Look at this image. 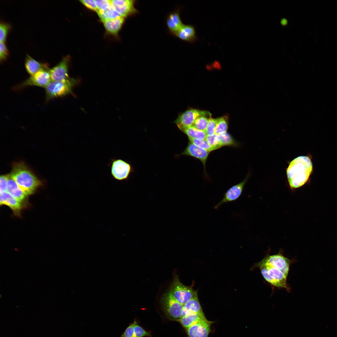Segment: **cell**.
Segmentation results:
<instances>
[{"label":"cell","instance_id":"cell-1","mask_svg":"<svg viewBox=\"0 0 337 337\" xmlns=\"http://www.w3.org/2000/svg\"><path fill=\"white\" fill-rule=\"evenodd\" d=\"M292 262L279 252L276 254H267L254 266L259 269L263 277L270 285L279 289H285L289 292L291 289L287 283V277Z\"/></svg>","mask_w":337,"mask_h":337},{"label":"cell","instance_id":"cell-2","mask_svg":"<svg viewBox=\"0 0 337 337\" xmlns=\"http://www.w3.org/2000/svg\"><path fill=\"white\" fill-rule=\"evenodd\" d=\"M312 170V164L308 156H299L291 161L286 172L291 190H294L305 185L308 181Z\"/></svg>","mask_w":337,"mask_h":337},{"label":"cell","instance_id":"cell-3","mask_svg":"<svg viewBox=\"0 0 337 337\" xmlns=\"http://www.w3.org/2000/svg\"><path fill=\"white\" fill-rule=\"evenodd\" d=\"M10 175L27 196L33 194L42 185L41 181L22 162L15 163Z\"/></svg>","mask_w":337,"mask_h":337},{"label":"cell","instance_id":"cell-4","mask_svg":"<svg viewBox=\"0 0 337 337\" xmlns=\"http://www.w3.org/2000/svg\"><path fill=\"white\" fill-rule=\"evenodd\" d=\"M77 82V80L70 77L61 81H51L45 88L46 101L71 93Z\"/></svg>","mask_w":337,"mask_h":337},{"label":"cell","instance_id":"cell-5","mask_svg":"<svg viewBox=\"0 0 337 337\" xmlns=\"http://www.w3.org/2000/svg\"><path fill=\"white\" fill-rule=\"evenodd\" d=\"M168 292L174 299L183 305L197 294V291L194 290L192 287L182 283L177 275L174 277Z\"/></svg>","mask_w":337,"mask_h":337},{"label":"cell","instance_id":"cell-6","mask_svg":"<svg viewBox=\"0 0 337 337\" xmlns=\"http://www.w3.org/2000/svg\"><path fill=\"white\" fill-rule=\"evenodd\" d=\"M161 303L163 309L168 319L172 320L179 321L183 316V305L174 299L169 292L163 295Z\"/></svg>","mask_w":337,"mask_h":337},{"label":"cell","instance_id":"cell-7","mask_svg":"<svg viewBox=\"0 0 337 337\" xmlns=\"http://www.w3.org/2000/svg\"><path fill=\"white\" fill-rule=\"evenodd\" d=\"M110 174L115 180H127L133 169L129 163L119 159H112L110 164Z\"/></svg>","mask_w":337,"mask_h":337},{"label":"cell","instance_id":"cell-8","mask_svg":"<svg viewBox=\"0 0 337 337\" xmlns=\"http://www.w3.org/2000/svg\"><path fill=\"white\" fill-rule=\"evenodd\" d=\"M203 115L211 116V113L207 111L190 108L180 113L174 121V123L181 131L184 128L193 126L196 119Z\"/></svg>","mask_w":337,"mask_h":337},{"label":"cell","instance_id":"cell-9","mask_svg":"<svg viewBox=\"0 0 337 337\" xmlns=\"http://www.w3.org/2000/svg\"><path fill=\"white\" fill-rule=\"evenodd\" d=\"M50 69L39 71L35 74L23 81L15 87L16 90H19L28 86H36L45 88L51 81Z\"/></svg>","mask_w":337,"mask_h":337},{"label":"cell","instance_id":"cell-10","mask_svg":"<svg viewBox=\"0 0 337 337\" xmlns=\"http://www.w3.org/2000/svg\"><path fill=\"white\" fill-rule=\"evenodd\" d=\"M249 176L248 174L243 181L230 188L224 193L222 199L214 207L218 209L222 205L236 201L241 197Z\"/></svg>","mask_w":337,"mask_h":337},{"label":"cell","instance_id":"cell-11","mask_svg":"<svg viewBox=\"0 0 337 337\" xmlns=\"http://www.w3.org/2000/svg\"><path fill=\"white\" fill-rule=\"evenodd\" d=\"M135 2L133 0H111V7L125 18L138 12L135 7Z\"/></svg>","mask_w":337,"mask_h":337},{"label":"cell","instance_id":"cell-12","mask_svg":"<svg viewBox=\"0 0 337 337\" xmlns=\"http://www.w3.org/2000/svg\"><path fill=\"white\" fill-rule=\"evenodd\" d=\"M70 57L67 56L54 67L50 69L51 81H58L68 78L69 63Z\"/></svg>","mask_w":337,"mask_h":337},{"label":"cell","instance_id":"cell-13","mask_svg":"<svg viewBox=\"0 0 337 337\" xmlns=\"http://www.w3.org/2000/svg\"><path fill=\"white\" fill-rule=\"evenodd\" d=\"M212 323L206 319L191 325L186 329L188 337H208Z\"/></svg>","mask_w":337,"mask_h":337},{"label":"cell","instance_id":"cell-14","mask_svg":"<svg viewBox=\"0 0 337 337\" xmlns=\"http://www.w3.org/2000/svg\"><path fill=\"white\" fill-rule=\"evenodd\" d=\"M210 153L189 142L181 154L190 156L199 160L203 164L205 172L206 164Z\"/></svg>","mask_w":337,"mask_h":337},{"label":"cell","instance_id":"cell-15","mask_svg":"<svg viewBox=\"0 0 337 337\" xmlns=\"http://www.w3.org/2000/svg\"><path fill=\"white\" fill-rule=\"evenodd\" d=\"M0 197L1 205H7L11 208L15 215L20 216L21 211L25 206L24 204L7 192L0 193Z\"/></svg>","mask_w":337,"mask_h":337},{"label":"cell","instance_id":"cell-16","mask_svg":"<svg viewBox=\"0 0 337 337\" xmlns=\"http://www.w3.org/2000/svg\"><path fill=\"white\" fill-rule=\"evenodd\" d=\"M166 23L169 32L174 35L183 25L180 18L179 10L170 13L166 17Z\"/></svg>","mask_w":337,"mask_h":337},{"label":"cell","instance_id":"cell-17","mask_svg":"<svg viewBox=\"0 0 337 337\" xmlns=\"http://www.w3.org/2000/svg\"><path fill=\"white\" fill-rule=\"evenodd\" d=\"M7 192L25 206L27 196L20 188L10 174L9 175L7 182Z\"/></svg>","mask_w":337,"mask_h":337},{"label":"cell","instance_id":"cell-18","mask_svg":"<svg viewBox=\"0 0 337 337\" xmlns=\"http://www.w3.org/2000/svg\"><path fill=\"white\" fill-rule=\"evenodd\" d=\"M174 35L181 40L190 43L194 42L197 39L195 29L191 25L183 24Z\"/></svg>","mask_w":337,"mask_h":337},{"label":"cell","instance_id":"cell-19","mask_svg":"<svg viewBox=\"0 0 337 337\" xmlns=\"http://www.w3.org/2000/svg\"><path fill=\"white\" fill-rule=\"evenodd\" d=\"M25 66L27 71L30 76L34 75L39 71L50 69L47 64L39 62L28 55L26 56Z\"/></svg>","mask_w":337,"mask_h":337},{"label":"cell","instance_id":"cell-20","mask_svg":"<svg viewBox=\"0 0 337 337\" xmlns=\"http://www.w3.org/2000/svg\"><path fill=\"white\" fill-rule=\"evenodd\" d=\"M192 313L204 314L197 294L183 306V316Z\"/></svg>","mask_w":337,"mask_h":337},{"label":"cell","instance_id":"cell-21","mask_svg":"<svg viewBox=\"0 0 337 337\" xmlns=\"http://www.w3.org/2000/svg\"><path fill=\"white\" fill-rule=\"evenodd\" d=\"M125 18L120 17L105 21L103 23L105 29L110 33L117 34L124 24Z\"/></svg>","mask_w":337,"mask_h":337},{"label":"cell","instance_id":"cell-22","mask_svg":"<svg viewBox=\"0 0 337 337\" xmlns=\"http://www.w3.org/2000/svg\"><path fill=\"white\" fill-rule=\"evenodd\" d=\"M206 319L204 314L192 313L183 316L179 321L182 326L187 329L201 320Z\"/></svg>","mask_w":337,"mask_h":337},{"label":"cell","instance_id":"cell-23","mask_svg":"<svg viewBox=\"0 0 337 337\" xmlns=\"http://www.w3.org/2000/svg\"><path fill=\"white\" fill-rule=\"evenodd\" d=\"M181 131L188 138L199 140L205 139L207 135L205 131L197 129L193 126L186 128Z\"/></svg>","mask_w":337,"mask_h":337},{"label":"cell","instance_id":"cell-24","mask_svg":"<svg viewBox=\"0 0 337 337\" xmlns=\"http://www.w3.org/2000/svg\"><path fill=\"white\" fill-rule=\"evenodd\" d=\"M228 128L227 118L226 116L217 118L215 134L220 135L227 132Z\"/></svg>","mask_w":337,"mask_h":337},{"label":"cell","instance_id":"cell-25","mask_svg":"<svg viewBox=\"0 0 337 337\" xmlns=\"http://www.w3.org/2000/svg\"><path fill=\"white\" fill-rule=\"evenodd\" d=\"M219 135L222 146H230L237 147L239 145V144L235 140L232 136L227 132Z\"/></svg>","mask_w":337,"mask_h":337},{"label":"cell","instance_id":"cell-26","mask_svg":"<svg viewBox=\"0 0 337 337\" xmlns=\"http://www.w3.org/2000/svg\"><path fill=\"white\" fill-rule=\"evenodd\" d=\"M205 140L214 150L223 147L219 135L216 134L210 135H207Z\"/></svg>","mask_w":337,"mask_h":337},{"label":"cell","instance_id":"cell-27","mask_svg":"<svg viewBox=\"0 0 337 337\" xmlns=\"http://www.w3.org/2000/svg\"><path fill=\"white\" fill-rule=\"evenodd\" d=\"M211 116L203 115L199 117L195 120L193 126L198 130L205 131L209 120Z\"/></svg>","mask_w":337,"mask_h":337},{"label":"cell","instance_id":"cell-28","mask_svg":"<svg viewBox=\"0 0 337 337\" xmlns=\"http://www.w3.org/2000/svg\"><path fill=\"white\" fill-rule=\"evenodd\" d=\"M189 142L196 146L205 150L209 152L214 150L208 144L205 139L199 140L193 139H189Z\"/></svg>","mask_w":337,"mask_h":337},{"label":"cell","instance_id":"cell-29","mask_svg":"<svg viewBox=\"0 0 337 337\" xmlns=\"http://www.w3.org/2000/svg\"><path fill=\"white\" fill-rule=\"evenodd\" d=\"M134 332V337H144L151 336L150 333L146 331L140 326L135 320L133 322Z\"/></svg>","mask_w":337,"mask_h":337},{"label":"cell","instance_id":"cell-30","mask_svg":"<svg viewBox=\"0 0 337 337\" xmlns=\"http://www.w3.org/2000/svg\"><path fill=\"white\" fill-rule=\"evenodd\" d=\"M11 28L8 23L1 22L0 23V42H5L9 31Z\"/></svg>","mask_w":337,"mask_h":337},{"label":"cell","instance_id":"cell-31","mask_svg":"<svg viewBox=\"0 0 337 337\" xmlns=\"http://www.w3.org/2000/svg\"><path fill=\"white\" fill-rule=\"evenodd\" d=\"M217 123V118H210L209 120L205 132L207 135H210L215 134Z\"/></svg>","mask_w":337,"mask_h":337},{"label":"cell","instance_id":"cell-32","mask_svg":"<svg viewBox=\"0 0 337 337\" xmlns=\"http://www.w3.org/2000/svg\"><path fill=\"white\" fill-rule=\"evenodd\" d=\"M95 2L97 11L106 10L110 8L111 6V0H95Z\"/></svg>","mask_w":337,"mask_h":337},{"label":"cell","instance_id":"cell-33","mask_svg":"<svg viewBox=\"0 0 337 337\" xmlns=\"http://www.w3.org/2000/svg\"><path fill=\"white\" fill-rule=\"evenodd\" d=\"M9 175H1L0 178V192H7Z\"/></svg>","mask_w":337,"mask_h":337},{"label":"cell","instance_id":"cell-34","mask_svg":"<svg viewBox=\"0 0 337 337\" xmlns=\"http://www.w3.org/2000/svg\"><path fill=\"white\" fill-rule=\"evenodd\" d=\"M8 51L5 42H0V60H5L8 55Z\"/></svg>","mask_w":337,"mask_h":337},{"label":"cell","instance_id":"cell-35","mask_svg":"<svg viewBox=\"0 0 337 337\" xmlns=\"http://www.w3.org/2000/svg\"><path fill=\"white\" fill-rule=\"evenodd\" d=\"M80 2L87 8L96 12L97 9L95 2L93 0H81Z\"/></svg>","mask_w":337,"mask_h":337},{"label":"cell","instance_id":"cell-36","mask_svg":"<svg viewBox=\"0 0 337 337\" xmlns=\"http://www.w3.org/2000/svg\"><path fill=\"white\" fill-rule=\"evenodd\" d=\"M120 337H134V324H130L122 334Z\"/></svg>","mask_w":337,"mask_h":337},{"label":"cell","instance_id":"cell-37","mask_svg":"<svg viewBox=\"0 0 337 337\" xmlns=\"http://www.w3.org/2000/svg\"><path fill=\"white\" fill-rule=\"evenodd\" d=\"M107 15L108 19H114L121 17L120 14L113 8L111 6L108 10Z\"/></svg>","mask_w":337,"mask_h":337},{"label":"cell","instance_id":"cell-38","mask_svg":"<svg viewBox=\"0 0 337 337\" xmlns=\"http://www.w3.org/2000/svg\"><path fill=\"white\" fill-rule=\"evenodd\" d=\"M108 9L104 10H99L97 12L100 20L103 22L108 19L107 15V11Z\"/></svg>","mask_w":337,"mask_h":337},{"label":"cell","instance_id":"cell-39","mask_svg":"<svg viewBox=\"0 0 337 337\" xmlns=\"http://www.w3.org/2000/svg\"><path fill=\"white\" fill-rule=\"evenodd\" d=\"M286 22V20H282V24H283L284 23V24H285V23Z\"/></svg>","mask_w":337,"mask_h":337}]
</instances>
